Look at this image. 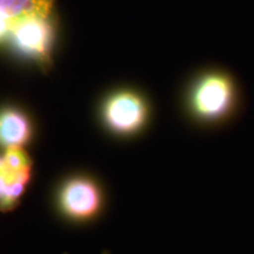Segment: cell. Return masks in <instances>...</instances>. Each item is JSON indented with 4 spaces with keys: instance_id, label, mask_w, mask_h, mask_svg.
<instances>
[{
    "instance_id": "cell-5",
    "label": "cell",
    "mask_w": 254,
    "mask_h": 254,
    "mask_svg": "<svg viewBox=\"0 0 254 254\" xmlns=\"http://www.w3.org/2000/svg\"><path fill=\"white\" fill-rule=\"evenodd\" d=\"M31 135V123L23 112L9 107L0 111V146L23 147Z\"/></svg>"
},
{
    "instance_id": "cell-3",
    "label": "cell",
    "mask_w": 254,
    "mask_h": 254,
    "mask_svg": "<svg viewBox=\"0 0 254 254\" xmlns=\"http://www.w3.org/2000/svg\"><path fill=\"white\" fill-rule=\"evenodd\" d=\"M148 109L145 100L133 92H119L106 101L104 118L111 129L118 133L138 131L146 123Z\"/></svg>"
},
{
    "instance_id": "cell-6",
    "label": "cell",
    "mask_w": 254,
    "mask_h": 254,
    "mask_svg": "<svg viewBox=\"0 0 254 254\" xmlns=\"http://www.w3.org/2000/svg\"><path fill=\"white\" fill-rule=\"evenodd\" d=\"M53 6L55 0H0V9L13 20L32 15L50 17Z\"/></svg>"
},
{
    "instance_id": "cell-1",
    "label": "cell",
    "mask_w": 254,
    "mask_h": 254,
    "mask_svg": "<svg viewBox=\"0 0 254 254\" xmlns=\"http://www.w3.org/2000/svg\"><path fill=\"white\" fill-rule=\"evenodd\" d=\"M240 85L236 75L222 67L200 72L187 94L190 112L199 122L218 124L236 114L240 104Z\"/></svg>"
},
{
    "instance_id": "cell-2",
    "label": "cell",
    "mask_w": 254,
    "mask_h": 254,
    "mask_svg": "<svg viewBox=\"0 0 254 254\" xmlns=\"http://www.w3.org/2000/svg\"><path fill=\"white\" fill-rule=\"evenodd\" d=\"M51 18L52 15H32L17 19L9 34V41L14 50L41 66H49L51 63L55 40V26Z\"/></svg>"
},
{
    "instance_id": "cell-4",
    "label": "cell",
    "mask_w": 254,
    "mask_h": 254,
    "mask_svg": "<svg viewBox=\"0 0 254 254\" xmlns=\"http://www.w3.org/2000/svg\"><path fill=\"white\" fill-rule=\"evenodd\" d=\"M100 193L90 180L74 179L64 186L62 207L69 217L84 219L95 214L100 206Z\"/></svg>"
},
{
    "instance_id": "cell-7",
    "label": "cell",
    "mask_w": 254,
    "mask_h": 254,
    "mask_svg": "<svg viewBox=\"0 0 254 254\" xmlns=\"http://www.w3.org/2000/svg\"><path fill=\"white\" fill-rule=\"evenodd\" d=\"M13 21V19L6 14L4 11L0 9V44H2L5 40L9 39V34H11Z\"/></svg>"
}]
</instances>
